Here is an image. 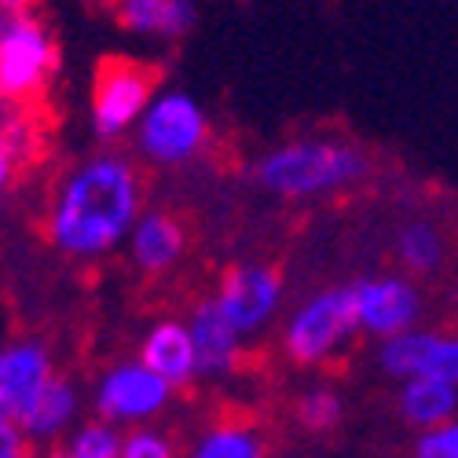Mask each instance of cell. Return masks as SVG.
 Listing matches in <instances>:
<instances>
[{
  "mask_svg": "<svg viewBox=\"0 0 458 458\" xmlns=\"http://www.w3.org/2000/svg\"><path fill=\"white\" fill-rule=\"evenodd\" d=\"M143 213V176L132 158L99 150L70 165L45 213L48 242L78 260H99L129 242Z\"/></svg>",
  "mask_w": 458,
  "mask_h": 458,
  "instance_id": "obj_1",
  "label": "cell"
},
{
  "mask_svg": "<svg viewBox=\"0 0 458 458\" xmlns=\"http://www.w3.org/2000/svg\"><path fill=\"white\" fill-rule=\"evenodd\" d=\"M367 176V158L345 140H293L276 150H268L257 169L253 180L272 191L279 199H323L334 191H345Z\"/></svg>",
  "mask_w": 458,
  "mask_h": 458,
  "instance_id": "obj_2",
  "label": "cell"
},
{
  "mask_svg": "<svg viewBox=\"0 0 458 458\" xmlns=\"http://www.w3.org/2000/svg\"><path fill=\"white\" fill-rule=\"evenodd\" d=\"M356 330L360 319H356L352 283L330 286L293 309V316L283 327V349L301 367H319L345 349Z\"/></svg>",
  "mask_w": 458,
  "mask_h": 458,
  "instance_id": "obj_3",
  "label": "cell"
},
{
  "mask_svg": "<svg viewBox=\"0 0 458 458\" xmlns=\"http://www.w3.org/2000/svg\"><path fill=\"white\" fill-rule=\"evenodd\" d=\"M140 158L162 169L187 165L209 140V118L195 96L187 92H158L132 129Z\"/></svg>",
  "mask_w": 458,
  "mask_h": 458,
  "instance_id": "obj_4",
  "label": "cell"
},
{
  "mask_svg": "<svg viewBox=\"0 0 458 458\" xmlns=\"http://www.w3.org/2000/svg\"><path fill=\"white\" fill-rule=\"evenodd\" d=\"M155 89H158L155 66L125 59V55H106L92 78V99H89L92 132L103 143L129 136L140 125L150 99H155Z\"/></svg>",
  "mask_w": 458,
  "mask_h": 458,
  "instance_id": "obj_5",
  "label": "cell"
},
{
  "mask_svg": "<svg viewBox=\"0 0 458 458\" xmlns=\"http://www.w3.org/2000/svg\"><path fill=\"white\" fill-rule=\"evenodd\" d=\"M59 66L52 30L37 15H15L0 41V99L19 103L41 96Z\"/></svg>",
  "mask_w": 458,
  "mask_h": 458,
  "instance_id": "obj_6",
  "label": "cell"
},
{
  "mask_svg": "<svg viewBox=\"0 0 458 458\" xmlns=\"http://www.w3.org/2000/svg\"><path fill=\"white\" fill-rule=\"evenodd\" d=\"M173 386L155 374L143 360H129L99 374L92 403L99 411V418L114 426H143L147 418H155L158 411L169 407L173 400Z\"/></svg>",
  "mask_w": 458,
  "mask_h": 458,
  "instance_id": "obj_7",
  "label": "cell"
},
{
  "mask_svg": "<svg viewBox=\"0 0 458 458\" xmlns=\"http://www.w3.org/2000/svg\"><path fill=\"white\" fill-rule=\"evenodd\" d=\"M213 301L220 304L227 323L250 337L276 319L283 304V276L268 264H235L220 276Z\"/></svg>",
  "mask_w": 458,
  "mask_h": 458,
  "instance_id": "obj_8",
  "label": "cell"
},
{
  "mask_svg": "<svg viewBox=\"0 0 458 458\" xmlns=\"http://www.w3.org/2000/svg\"><path fill=\"white\" fill-rule=\"evenodd\" d=\"M352 301H356V319L360 330L386 341L403 330H414L418 316H422V297H418L414 283L403 276H367L352 283Z\"/></svg>",
  "mask_w": 458,
  "mask_h": 458,
  "instance_id": "obj_9",
  "label": "cell"
},
{
  "mask_svg": "<svg viewBox=\"0 0 458 458\" xmlns=\"http://www.w3.org/2000/svg\"><path fill=\"white\" fill-rule=\"evenodd\" d=\"M52 377L55 370H52V356L45 349V341H33V337L8 341L0 349V411L22 418Z\"/></svg>",
  "mask_w": 458,
  "mask_h": 458,
  "instance_id": "obj_10",
  "label": "cell"
},
{
  "mask_svg": "<svg viewBox=\"0 0 458 458\" xmlns=\"http://www.w3.org/2000/svg\"><path fill=\"white\" fill-rule=\"evenodd\" d=\"M187 330L195 341V356H199V377H224L232 374L239 363V349H242V334L227 323V316L220 312V304L213 297L199 301L187 316Z\"/></svg>",
  "mask_w": 458,
  "mask_h": 458,
  "instance_id": "obj_11",
  "label": "cell"
},
{
  "mask_svg": "<svg viewBox=\"0 0 458 458\" xmlns=\"http://www.w3.org/2000/svg\"><path fill=\"white\" fill-rule=\"evenodd\" d=\"M183 250H187V227L173 213H165V209L140 213L132 235H129V253L140 272H147V276L169 272L183 257Z\"/></svg>",
  "mask_w": 458,
  "mask_h": 458,
  "instance_id": "obj_12",
  "label": "cell"
},
{
  "mask_svg": "<svg viewBox=\"0 0 458 458\" xmlns=\"http://www.w3.org/2000/svg\"><path fill=\"white\" fill-rule=\"evenodd\" d=\"M125 33L147 41H180L195 26V0H110Z\"/></svg>",
  "mask_w": 458,
  "mask_h": 458,
  "instance_id": "obj_13",
  "label": "cell"
},
{
  "mask_svg": "<svg viewBox=\"0 0 458 458\" xmlns=\"http://www.w3.org/2000/svg\"><path fill=\"white\" fill-rule=\"evenodd\" d=\"M140 360L155 374H162L173 389H187L191 381L199 377L195 341H191L187 323H180V319H162L150 327L140 345Z\"/></svg>",
  "mask_w": 458,
  "mask_h": 458,
  "instance_id": "obj_14",
  "label": "cell"
},
{
  "mask_svg": "<svg viewBox=\"0 0 458 458\" xmlns=\"http://www.w3.org/2000/svg\"><path fill=\"white\" fill-rule=\"evenodd\" d=\"M400 414L403 422H411L414 429H433L440 422H451L458 411V386L437 377V374H422V377H407L400 386Z\"/></svg>",
  "mask_w": 458,
  "mask_h": 458,
  "instance_id": "obj_15",
  "label": "cell"
},
{
  "mask_svg": "<svg viewBox=\"0 0 458 458\" xmlns=\"http://www.w3.org/2000/svg\"><path fill=\"white\" fill-rule=\"evenodd\" d=\"M78 407H81V396H78V389H73V381L55 374L19 422L30 433V440H55L70 429L73 418H78Z\"/></svg>",
  "mask_w": 458,
  "mask_h": 458,
  "instance_id": "obj_16",
  "label": "cell"
},
{
  "mask_svg": "<svg viewBox=\"0 0 458 458\" xmlns=\"http://www.w3.org/2000/svg\"><path fill=\"white\" fill-rule=\"evenodd\" d=\"M433 345L437 334L433 330H403L396 337H386L377 349V363L389 377L407 381V377H422L429 374V360H433Z\"/></svg>",
  "mask_w": 458,
  "mask_h": 458,
  "instance_id": "obj_17",
  "label": "cell"
},
{
  "mask_svg": "<svg viewBox=\"0 0 458 458\" xmlns=\"http://www.w3.org/2000/svg\"><path fill=\"white\" fill-rule=\"evenodd\" d=\"M396 257L411 272H437L444 260V239L429 220H411L396 235Z\"/></svg>",
  "mask_w": 458,
  "mask_h": 458,
  "instance_id": "obj_18",
  "label": "cell"
},
{
  "mask_svg": "<svg viewBox=\"0 0 458 458\" xmlns=\"http://www.w3.org/2000/svg\"><path fill=\"white\" fill-rule=\"evenodd\" d=\"M191 458H264V444L242 422H220L199 437Z\"/></svg>",
  "mask_w": 458,
  "mask_h": 458,
  "instance_id": "obj_19",
  "label": "cell"
},
{
  "mask_svg": "<svg viewBox=\"0 0 458 458\" xmlns=\"http://www.w3.org/2000/svg\"><path fill=\"white\" fill-rule=\"evenodd\" d=\"M122 444L125 437L118 433V426L106 422V418H96V422H85L73 429L63 451L70 458H122Z\"/></svg>",
  "mask_w": 458,
  "mask_h": 458,
  "instance_id": "obj_20",
  "label": "cell"
},
{
  "mask_svg": "<svg viewBox=\"0 0 458 458\" xmlns=\"http://www.w3.org/2000/svg\"><path fill=\"white\" fill-rule=\"evenodd\" d=\"M341 411H345V403H341V396L334 389H312L304 393L301 403H297V418L304 429L312 433H327L341 422Z\"/></svg>",
  "mask_w": 458,
  "mask_h": 458,
  "instance_id": "obj_21",
  "label": "cell"
},
{
  "mask_svg": "<svg viewBox=\"0 0 458 458\" xmlns=\"http://www.w3.org/2000/svg\"><path fill=\"white\" fill-rule=\"evenodd\" d=\"M414 458H458V418L418 433Z\"/></svg>",
  "mask_w": 458,
  "mask_h": 458,
  "instance_id": "obj_22",
  "label": "cell"
},
{
  "mask_svg": "<svg viewBox=\"0 0 458 458\" xmlns=\"http://www.w3.org/2000/svg\"><path fill=\"white\" fill-rule=\"evenodd\" d=\"M122 458H176V451H173V440L165 433L136 426L122 444Z\"/></svg>",
  "mask_w": 458,
  "mask_h": 458,
  "instance_id": "obj_23",
  "label": "cell"
},
{
  "mask_svg": "<svg viewBox=\"0 0 458 458\" xmlns=\"http://www.w3.org/2000/svg\"><path fill=\"white\" fill-rule=\"evenodd\" d=\"M429 374H437V377L451 381V386H458V334H437Z\"/></svg>",
  "mask_w": 458,
  "mask_h": 458,
  "instance_id": "obj_24",
  "label": "cell"
},
{
  "mask_svg": "<svg viewBox=\"0 0 458 458\" xmlns=\"http://www.w3.org/2000/svg\"><path fill=\"white\" fill-rule=\"evenodd\" d=\"M0 458H30V433L4 411H0Z\"/></svg>",
  "mask_w": 458,
  "mask_h": 458,
  "instance_id": "obj_25",
  "label": "cell"
},
{
  "mask_svg": "<svg viewBox=\"0 0 458 458\" xmlns=\"http://www.w3.org/2000/svg\"><path fill=\"white\" fill-rule=\"evenodd\" d=\"M12 180H15V143L0 136V199L8 195Z\"/></svg>",
  "mask_w": 458,
  "mask_h": 458,
  "instance_id": "obj_26",
  "label": "cell"
},
{
  "mask_svg": "<svg viewBox=\"0 0 458 458\" xmlns=\"http://www.w3.org/2000/svg\"><path fill=\"white\" fill-rule=\"evenodd\" d=\"M33 4H37V0H0V8L12 12V15H26Z\"/></svg>",
  "mask_w": 458,
  "mask_h": 458,
  "instance_id": "obj_27",
  "label": "cell"
},
{
  "mask_svg": "<svg viewBox=\"0 0 458 458\" xmlns=\"http://www.w3.org/2000/svg\"><path fill=\"white\" fill-rule=\"evenodd\" d=\"M12 12H4V8H0V41H4V33H8V26H12Z\"/></svg>",
  "mask_w": 458,
  "mask_h": 458,
  "instance_id": "obj_28",
  "label": "cell"
},
{
  "mask_svg": "<svg viewBox=\"0 0 458 458\" xmlns=\"http://www.w3.org/2000/svg\"><path fill=\"white\" fill-rule=\"evenodd\" d=\"M48 458H70V454H66V451H52Z\"/></svg>",
  "mask_w": 458,
  "mask_h": 458,
  "instance_id": "obj_29",
  "label": "cell"
}]
</instances>
